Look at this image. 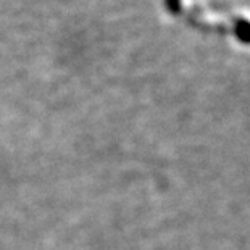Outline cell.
I'll use <instances>...</instances> for the list:
<instances>
[{"mask_svg": "<svg viewBox=\"0 0 250 250\" xmlns=\"http://www.w3.org/2000/svg\"><path fill=\"white\" fill-rule=\"evenodd\" d=\"M234 36L242 44H250V21L244 18L236 20V23H234Z\"/></svg>", "mask_w": 250, "mask_h": 250, "instance_id": "6da1fadb", "label": "cell"}, {"mask_svg": "<svg viewBox=\"0 0 250 250\" xmlns=\"http://www.w3.org/2000/svg\"><path fill=\"white\" fill-rule=\"evenodd\" d=\"M181 0H167V5L169 8L171 13H179V8H181Z\"/></svg>", "mask_w": 250, "mask_h": 250, "instance_id": "7a4b0ae2", "label": "cell"}]
</instances>
